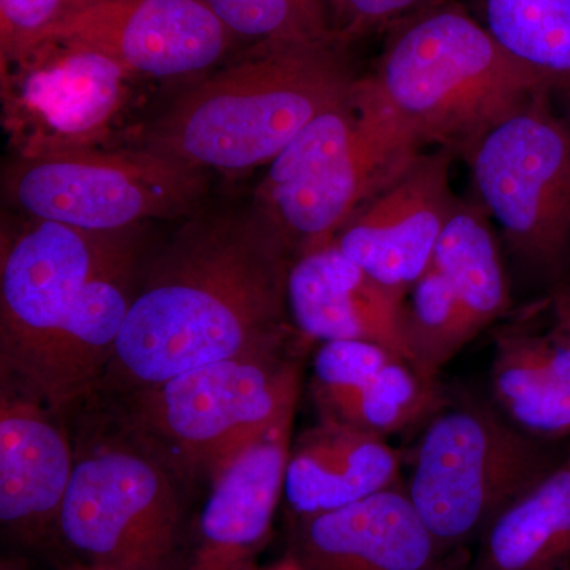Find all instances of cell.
Masks as SVG:
<instances>
[{
	"mask_svg": "<svg viewBox=\"0 0 570 570\" xmlns=\"http://www.w3.org/2000/svg\"><path fill=\"white\" fill-rule=\"evenodd\" d=\"M532 438L497 406L445 401L409 452L403 487L445 557L468 551L509 504L568 452Z\"/></svg>",
	"mask_w": 570,
	"mask_h": 570,
	"instance_id": "obj_6",
	"label": "cell"
},
{
	"mask_svg": "<svg viewBox=\"0 0 570 570\" xmlns=\"http://www.w3.org/2000/svg\"><path fill=\"white\" fill-rule=\"evenodd\" d=\"M69 442L37 401L2 395L0 409V520L21 538L58 527L73 475Z\"/></svg>",
	"mask_w": 570,
	"mask_h": 570,
	"instance_id": "obj_18",
	"label": "cell"
},
{
	"mask_svg": "<svg viewBox=\"0 0 570 570\" xmlns=\"http://www.w3.org/2000/svg\"><path fill=\"white\" fill-rule=\"evenodd\" d=\"M403 303L335 243L299 254L288 269V314L307 343L371 341L407 360Z\"/></svg>",
	"mask_w": 570,
	"mask_h": 570,
	"instance_id": "obj_17",
	"label": "cell"
},
{
	"mask_svg": "<svg viewBox=\"0 0 570 570\" xmlns=\"http://www.w3.org/2000/svg\"><path fill=\"white\" fill-rule=\"evenodd\" d=\"M420 151L358 77L266 165L253 205L295 258L332 243Z\"/></svg>",
	"mask_w": 570,
	"mask_h": 570,
	"instance_id": "obj_5",
	"label": "cell"
},
{
	"mask_svg": "<svg viewBox=\"0 0 570 570\" xmlns=\"http://www.w3.org/2000/svg\"><path fill=\"white\" fill-rule=\"evenodd\" d=\"M2 570H20V569L14 568V566L7 564V562H2Z\"/></svg>",
	"mask_w": 570,
	"mask_h": 570,
	"instance_id": "obj_33",
	"label": "cell"
},
{
	"mask_svg": "<svg viewBox=\"0 0 570 570\" xmlns=\"http://www.w3.org/2000/svg\"><path fill=\"white\" fill-rule=\"evenodd\" d=\"M450 557L420 519L403 483L299 519L296 530L295 558L305 570H442Z\"/></svg>",
	"mask_w": 570,
	"mask_h": 570,
	"instance_id": "obj_16",
	"label": "cell"
},
{
	"mask_svg": "<svg viewBox=\"0 0 570 570\" xmlns=\"http://www.w3.org/2000/svg\"><path fill=\"white\" fill-rule=\"evenodd\" d=\"M542 89L463 157L510 254L553 285L570 269V124Z\"/></svg>",
	"mask_w": 570,
	"mask_h": 570,
	"instance_id": "obj_7",
	"label": "cell"
},
{
	"mask_svg": "<svg viewBox=\"0 0 570 570\" xmlns=\"http://www.w3.org/2000/svg\"><path fill=\"white\" fill-rule=\"evenodd\" d=\"M140 228L91 232L28 217L3 238L0 366L20 392L37 360L96 277L140 258Z\"/></svg>",
	"mask_w": 570,
	"mask_h": 570,
	"instance_id": "obj_10",
	"label": "cell"
},
{
	"mask_svg": "<svg viewBox=\"0 0 570 570\" xmlns=\"http://www.w3.org/2000/svg\"><path fill=\"white\" fill-rule=\"evenodd\" d=\"M2 124L18 159L108 148L135 77L96 48L45 39L2 62Z\"/></svg>",
	"mask_w": 570,
	"mask_h": 570,
	"instance_id": "obj_9",
	"label": "cell"
},
{
	"mask_svg": "<svg viewBox=\"0 0 570 570\" xmlns=\"http://www.w3.org/2000/svg\"><path fill=\"white\" fill-rule=\"evenodd\" d=\"M455 154L420 151L356 209L332 243L387 291L406 298L425 275L460 198L452 189Z\"/></svg>",
	"mask_w": 570,
	"mask_h": 570,
	"instance_id": "obj_13",
	"label": "cell"
},
{
	"mask_svg": "<svg viewBox=\"0 0 570 570\" xmlns=\"http://www.w3.org/2000/svg\"><path fill=\"white\" fill-rule=\"evenodd\" d=\"M442 570H469V560L466 557V551H461V553L452 554L449 558L448 562H445L444 569Z\"/></svg>",
	"mask_w": 570,
	"mask_h": 570,
	"instance_id": "obj_31",
	"label": "cell"
},
{
	"mask_svg": "<svg viewBox=\"0 0 570 570\" xmlns=\"http://www.w3.org/2000/svg\"><path fill=\"white\" fill-rule=\"evenodd\" d=\"M82 2H88V0H77V6H78V3H82Z\"/></svg>",
	"mask_w": 570,
	"mask_h": 570,
	"instance_id": "obj_35",
	"label": "cell"
},
{
	"mask_svg": "<svg viewBox=\"0 0 570 570\" xmlns=\"http://www.w3.org/2000/svg\"><path fill=\"white\" fill-rule=\"evenodd\" d=\"M302 335L129 392L124 426L132 445L175 479L212 475L235 450L295 411Z\"/></svg>",
	"mask_w": 570,
	"mask_h": 570,
	"instance_id": "obj_4",
	"label": "cell"
},
{
	"mask_svg": "<svg viewBox=\"0 0 570 570\" xmlns=\"http://www.w3.org/2000/svg\"><path fill=\"white\" fill-rule=\"evenodd\" d=\"M490 219L479 202L460 200L431 262L448 281L475 336L505 317L512 306L508 269Z\"/></svg>",
	"mask_w": 570,
	"mask_h": 570,
	"instance_id": "obj_22",
	"label": "cell"
},
{
	"mask_svg": "<svg viewBox=\"0 0 570 570\" xmlns=\"http://www.w3.org/2000/svg\"><path fill=\"white\" fill-rule=\"evenodd\" d=\"M356 78L340 45H254L195 78L146 127L140 146L198 170H254L343 100Z\"/></svg>",
	"mask_w": 570,
	"mask_h": 570,
	"instance_id": "obj_2",
	"label": "cell"
},
{
	"mask_svg": "<svg viewBox=\"0 0 570 570\" xmlns=\"http://www.w3.org/2000/svg\"><path fill=\"white\" fill-rule=\"evenodd\" d=\"M75 6L77 0H0V61L39 43Z\"/></svg>",
	"mask_w": 570,
	"mask_h": 570,
	"instance_id": "obj_29",
	"label": "cell"
},
{
	"mask_svg": "<svg viewBox=\"0 0 570 570\" xmlns=\"http://www.w3.org/2000/svg\"><path fill=\"white\" fill-rule=\"evenodd\" d=\"M249 570H305L295 557L285 558V560L277 562L275 566H269L266 569H249Z\"/></svg>",
	"mask_w": 570,
	"mask_h": 570,
	"instance_id": "obj_32",
	"label": "cell"
},
{
	"mask_svg": "<svg viewBox=\"0 0 570 570\" xmlns=\"http://www.w3.org/2000/svg\"><path fill=\"white\" fill-rule=\"evenodd\" d=\"M517 61L570 102V0H461Z\"/></svg>",
	"mask_w": 570,
	"mask_h": 570,
	"instance_id": "obj_23",
	"label": "cell"
},
{
	"mask_svg": "<svg viewBox=\"0 0 570 570\" xmlns=\"http://www.w3.org/2000/svg\"><path fill=\"white\" fill-rule=\"evenodd\" d=\"M365 82L420 148L464 157L549 82L517 61L461 0H442L384 32Z\"/></svg>",
	"mask_w": 570,
	"mask_h": 570,
	"instance_id": "obj_3",
	"label": "cell"
},
{
	"mask_svg": "<svg viewBox=\"0 0 570 570\" xmlns=\"http://www.w3.org/2000/svg\"><path fill=\"white\" fill-rule=\"evenodd\" d=\"M551 306L558 316L570 325V279L553 285L549 294Z\"/></svg>",
	"mask_w": 570,
	"mask_h": 570,
	"instance_id": "obj_30",
	"label": "cell"
},
{
	"mask_svg": "<svg viewBox=\"0 0 570 570\" xmlns=\"http://www.w3.org/2000/svg\"><path fill=\"white\" fill-rule=\"evenodd\" d=\"M292 262L254 205L195 213L137 283L100 381L129 393L298 335L287 305Z\"/></svg>",
	"mask_w": 570,
	"mask_h": 570,
	"instance_id": "obj_1",
	"label": "cell"
},
{
	"mask_svg": "<svg viewBox=\"0 0 570 570\" xmlns=\"http://www.w3.org/2000/svg\"><path fill=\"white\" fill-rule=\"evenodd\" d=\"M235 39L337 45L321 0H202ZM343 48V47H341ZM346 50V48H344Z\"/></svg>",
	"mask_w": 570,
	"mask_h": 570,
	"instance_id": "obj_26",
	"label": "cell"
},
{
	"mask_svg": "<svg viewBox=\"0 0 570 570\" xmlns=\"http://www.w3.org/2000/svg\"><path fill=\"white\" fill-rule=\"evenodd\" d=\"M137 269L138 262L86 285L69 317L41 352L31 376L14 395L58 411L102 379L137 291Z\"/></svg>",
	"mask_w": 570,
	"mask_h": 570,
	"instance_id": "obj_19",
	"label": "cell"
},
{
	"mask_svg": "<svg viewBox=\"0 0 570 570\" xmlns=\"http://www.w3.org/2000/svg\"><path fill=\"white\" fill-rule=\"evenodd\" d=\"M439 2L442 0H321L333 39L343 48L373 33H384Z\"/></svg>",
	"mask_w": 570,
	"mask_h": 570,
	"instance_id": "obj_28",
	"label": "cell"
},
{
	"mask_svg": "<svg viewBox=\"0 0 570 570\" xmlns=\"http://www.w3.org/2000/svg\"><path fill=\"white\" fill-rule=\"evenodd\" d=\"M82 570H111V569H105V568H99V566H89V568H86V569H82Z\"/></svg>",
	"mask_w": 570,
	"mask_h": 570,
	"instance_id": "obj_34",
	"label": "cell"
},
{
	"mask_svg": "<svg viewBox=\"0 0 570 570\" xmlns=\"http://www.w3.org/2000/svg\"><path fill=\"white\" fill-rule=\"evenodd\" d=\"M403 456L389 439L322 420L292 449L284 494L299 519L332 512L403 483Z\"/></svg>",
	"mask_w": 570,
	"mask_h": 570,
	"instance_id": "obj_20",
	"label": "cell"
},
{
	"mask_svg": "<svg viewBox=\"0 0 570 570\" xmlns=\"http://www.w3.org/2000/svg\"><path fill=\"white\" fill-rule=\"evenodd\" d=\"M490 384L494 406L542 441L570 439V325L549 295L498 325Z\"/></svg>",
	"mask_w": 570,
	"mask_h": 570,
	"instance_id": "obj_15",
	"label": "cell"
},
{
	"mask_svg": "<svg viewBox=\"0 0 570 570\" xmlns=\"http://www.w3.org/2000/svg\"><path fill=\"white\" fill-rule=\"evenodd\" d=\"M295 411L220 461L186 570H249L285 490Z\"/></svg>",
	"mask_w": 570,
	"mask_h": 570,
	"instance_id": "obj_14",
	"label": "cell"
},
{
	"mask_svg": "<svg viewBox=\"0 0 570 570\" xmlns=\"http://www.w3.org/2000/svg\"><path fill=\"white\" fill-rule=\"evenodd\" d=\"M45 39L96 48L140 80H174L216 69L235 37L202 0H88Z\"/></svg>",
	"mask_w": 570,
	"mask_h": 570,
	"instance_id": "obj_12",
	"label": "cell"
},
{
	"mask_svg": "<svg viewBox=\"0 0 570 570\" xmlns=\"http://www.w3.org/2000/svg\"><path fill=\"white\" fill-rule=\"evenodd\" d=\"M448 400L439 379L426 377L400 356L371 379L365 387L324 414L325 419L389 439L411 428L425 425Z\"/></svg>",
	"mask_w": 570,
	"mask_h": 570,
	"instance_id": "obj_24",
	"label": "cell"
},
{
	"mask_svg": "<svg viewBox=\"0 0 570 570\" xmlns=\"http://www.w3.org/2000/svg\"><path fill=\"white\" fill-rule=\"evenodd\" d=\"M403 337L409 362L439 379L475 335L459 299L433 266L409 288L403 303Z\"/></svg>",
	"mask_w": 570,
	"mask_h": 570,
	"instance_id": "obj_25",
	"label": "cell"
},
{
	"mask_svg": "<svg viewBox=\"0 0 570 570\" xmlns=\"http://www.w3.org/2000/svg\"><path fill=\"white\" fill-rule=\"evenodd\" d=\"M206 171L138 145L18 159L3 189L26 217L91 232L140 228L197 212Z\"/></svg>",
	"mask_w": 570,
	"mask_h": 570,
	"instance_id": "obj_8",
	"label": "cell"
},
{
	"mask_svg": "<svg viewBox=\"0 0 570 570\" xmlns=\"http://www.w3.org/2000/svg\"><path fill=\"white\" fill-rule=\"evenodd\" d=\"M69 546L111 570H176L181 505L175 478L135 445L75 463L58 521Z\"/></svg>",
	"mask_w": 570,
	"mask_h": 570,
	"instance_id": "obj_11",
	"label": "cell"
},
{
	"mask_svg": "<svg viewBox=\"0 0 570 570\" xmlns=\"http://www.w3.org/2000/svg\"><path fill=\"white\" fill-rule=\"evenodd\" d=\"M469 570H570V445L560 463L491 521Z\"/></svg>",
	"mask_w": 570,
	"mask_h": 570,
	"instance_id": "obj_21",
	"label": "cell"
},
{
	"mask_svg": "<svg viewBox=\"0 0 570 570\" xmlns=\"http://www.w3.org/2000/svg\"><path fill=\"white\" fill-rule=\"evenodd\" d=\"M397 352L382 344L362 340L325 341L314 356V395L318 406L328 411L365 387ZM404 358V356H403Z\"/></svg>",
	"mask_w": 570,
	"mask_h": 570,
	"instance_id": "obj_27",
	"label": "cell"
}]
</instances>
